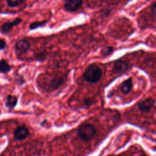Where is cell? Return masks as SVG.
Here are the masks:
<instances>
[{
	"label": "cell",
	"mask_w": 156,
	"mask_h": 156,
	"mask_svg": "<svg viewBox=\"0 0 156 156\" xmlns=\"http://www.w3.org/2000/svg\"><path fill=\"white\" fill-rule=\"evenodd\" d=\"M102 77V70L98 65L95 63L89 65L83 73L85 80L90 83L98 82Z\"/></svg>",
	"instance_id": "1"
},
{
	"label": "cell",
	"mask_w": 156,
	"mask_h": 156,
	"mask_svg": "<svg viewBox=\"0 0 156 156\" xmlns=\"http://www.w3.org/2000/svg\"><path fill=\"white\" fill-rule=\"evenodd\" d=\"M77 133L80 139L89 140L95 135L96 128L91 124H84L79 127Z\"/></svg>",
	"instance_id": "2"
},
{
	"label": "cell",
	"mask_w": 156,
	"mask_h": 156,
	"mask_svg": "<svg viewBox=\"0 0 156 156\" xmlns=\"http://www.w3.org/2000/svg\"><path fill=\"white\" fill-rule=\"evenodd\" d=\"M30 43L27 39L22 38L17 40L15 44V52L18 58L26 54L30 49Z\"/></svg>",
	"instance_id": "3"
},
{
	"label": "cell",
	"mask_w": 156,
	"mask_h": 156,
	"mask_svg": "<svg viewBox=\"0 0 156 156\" xmlns=\"http://www.w3.org/2000/svg\"><path fill=\"white\" fill-rule=\"evenodd\" d=\"M64 9L69 12L77 11L82 5L83 0H63Z\"/></svg>",
	"instance_id": "4"
},
{
	"label": "cell",
	"mask_w": 156,
	"mask_h": 156,
	"mask_svg": "<svg viewBox=\"0 0 156 156\" xmlns=\"http://www.w3.org/2000/svg\"><path fill=\"white\" fill-rule=\"evenodd\" d=\"M22 22V19L20 17L16 18L12 21H7L1 26V33L2 34H7L9 33L15 26H18Z\"/></svg>",
	"instance_id": "5"
},
{
	"label": "cell",
	"mask_w": 156,
	"mask_h": 156,
	"mask_svg": "<svg viewBox=\"0 0 156 156\" xmlns=\"http://www.w3.org/2000/svg\"><path fill=\"white\" fill-rule=\"evenodd\" d=\"M155 100L151 98H147L144 99V101L140 102L138 105V109L143 112H147L151 110V109L154 106L155 104Z\"/></svg>",
	"instance_id": "6"
},
{
	"label": "cell",
	"mask_w": 156,
	"mask_h": 156,
	"mask_svg": "<svg viewBox=\"0 0 156 156\" xmlns=\"http://www.w3.org/2000/svg\"><path fill=\"white\" fill-rule=\"evenodd\" d=\"M14 137L18 140H22L26 138L29 135V130L27 128L24 126H19L16 128L14 131Z\"/></svg>",
	"instance_id": "7"
},
{
	"label": "cell",
	"mask_w": 156,
	"mask_h": 156,
	"mask_svg": "<svg viewBox=\"0 0 156 156\" xmlns=\"http://www.w3.org/2000/svg\"><path fill=\"white\" fill-rule=\"evenodd\" d=\"M129 68L128 63L124 60L119 59L115 61L113 66V70L118 73H123Z\"/></svg>",
	"instance_id": "8"
},
{
	"label": "cell",
	"mask_w": 156,
	"mask_h": 156,
	"mask_svg": "<svg viewBox=\"0 0 156 156\" xmlns=\"http://www.w3.org/2000/svg\"><path fill=\"white\" fill-rule=\"evenodd\" d=\"M132 88V79L129 78L124 81L120 87V90L124 94H128Z\"/></svg>",
	"instance_id": "9"
},
{
	"label": "cell",
	"mask_w": 156,
	"mask_h": 156,
	"mask_svg": "<svg viewBox=\"0 0 156 156\" xmlns=\"http://www.w3.org/2000/svg\"><path fill=\"white\" fill-rule=\"evenodd\" d=\"M50 80L51 81H50V83H49V87L52 90L57 89L63 83V79L60 77L52 78Z\"/></svg>",
	"instance_id": "10"
},
{
	"label": "cell",
	"mask_w": 156,
	"mask_h": 156,
	"mask_svg": "<svg viewBox=\"0 0 156 156\" xmlns=\"http://www.w3.org/2000/svg\"><path fill=\"white\" fill-rule=\"evenodd\" d=\"M17 103V98L16 96L12 95H9L6 99L5 105L6 106L10 108L13 109Z\"/></svg>",
	"instance_id": "11"
},
{
	"label": "cell",
	"mask_w": 156,
	"mask_h": 156,
	"mask_svg": "<svg viewBox=\"0 0 156 156\" xmlns=\"http://www.w3.org/2000/svg\"><path fill=\"white\" fill-rule=\"evenodd\" d=\"M47 23L46 20H43V21H34L31 23L29 26V29L32 30H35L37 28L41 27L43 26H44Z\"/></svg>",
	"instance_id": "12"
},
{
	"label": "cell",
	"mask_w": 156,
	"mask_h": 156,
	"mask_svg": "<svg viewBox=\"0 0 156 156\" xmlns=\"http://www.w3.org/2000/svg\"><path fill=\"white\" fill-rule=\"evenodd\" d=\"M11 69L10 65L8 63V62L2 59L0 62V71L2 73H6L10 71Z\"/></svg>",
	"instance_id": "13"
},
{
	"label": "cell",
	"mask_w": 156,
	"mask_h": 156,
	"mask_svg": "<svg viewBox=\"0 0 156 156\" xmlns=\"http://www.w3.org/2000/svg\"><path fill=\"white\" fill-rule=\"evenodd\" d=\"M114 51V48L111 46H107L103 48L101 51V55L103 57H106L112 54Z\"/></svg>",
	"instance_id": "14"
},
{
	"label": "cell",
	"mask_w": 156,
	"mask_h": 156,
	"mask_svg": "<svg viewBox=\"0 0 156 156\" xmlns=\"http://www.w3.org/2000/svg\"><path fill=\"white\" fill-rule=\"evenodd\" d=\"M25 0H6L7 5L10 7H16L22 4Z\"/></svg>",
	"instance_id": "15"
},
{
	"label": "cell",
	"mask_w": 156,
	"mask_h": 156,
	"mask_svg": "<svg viewBox=\"0 0 156 156\" xmlns=\"http://www.w3.org/2000/svg\"><path fill=\"white\" fill-rule=\"evenodd\" d=\"M46 55H47V52L45 51H40L37 54V58L40 61H43L46 59Z\"/></svg>",
	"instance_id": "16"
},
{
	"label": "cell",
	"mask_w": 156,
	"mask_h": 156,
	"mask_svg": "<svg viewBox=\"0 0 156 156\" xmlns=\"http://www.w3.org/2000/svg\"><path fill=\"white\" fill-rule=\"evenodd\" d=\"M7 47V43L5 40L3 38H1L0 40V49L1 51L4 50Z\"/></svg>",
	"instance_id": "17"
},
{
	"label": "cell",
	"mask_w": 156,
	"mask_h": 156,
	"mask_svg": "<svg viewBox=\"0 0 156 156\" xmlns=\"http://www.w3.org/2000/svg\"><path fill=\"white\" fill-rule=\"evenodd\" d=\"M92 104H93V99H90V98H88V99H86L84 101V104L86 105H91Z\"/></svg>",
	"instance_id": "18"
},
{
	"label": "cell",
	"mask_w": 156,
	"mask_h": 156,
	"mask_svg": "<svg viewBox=\"0 0 156 156\" xmlns=\"http://www.w3.org/2000/svg\"><path fill=\"white\" fill-rule=\"evenodd\" d=\"M151 12L153 15H156V2L152 5L151 7Z\"/></svg>",
	"instance_id": "19"
},
{
	"label": "cell",
	"mask_w": 156,
	"mask_h": 156,
	"mask_svg": "<svg viewBox=\"0 0 156 156\" xmlns=\"http://www.w3.org/2000/svg\"><path fill=\"white\" fill-rule=\"evenodd\" d=\"M141 156H146V155H141Z\"/></svg>",
	"instance_id": "20"
}]
</instances>
